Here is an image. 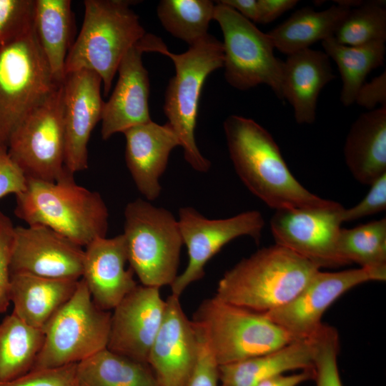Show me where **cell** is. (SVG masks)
<instances>
[{"label":"cell","instance_id":"cell-23","mask_svg":"<svg viewBox=\"0 0 386 386\" xmlns=\"http://www.w3.org/2000/svg\"><path fill=\"white\" fill-rule=\"evenodd\" d=\"M79 280L12 273V312L28 325L43 331L56 312L71 297Z\"/></svg>","mask_w":386,"mask_h":386},{"label":"cell","instance_id":"cell-16","mask_svg":"<svg viewBox=\"0 0 386 386\" xmlns=\"http://www.w3.org/2000/svg\"><path fill=\"white\" fill-rule=\"evenodd\" d=\"M102 84L97 73L86 69L67 74L62 82L64 167L72 174L88 168V143L104 104Z\"/></svg>","mask_w":386,"mask_h":386},{"label":"cell","instance_id":"cell-19","mask_svg":"<svg viewBox=\"0 0 386 386\" xmlns=\"http://www.w3.org/2000/svg\"><path fill=\"white\" fill-rule=\"evenodd\" d=\"M159 289L137 285L115 307L107 349L147 363L165 311L166 301Z\"/></svg>","mask_w":386,"mask_h":386},{"label":"cell","instance_id":"cell-12","mask_svg":"<svg viewBox=\"0 0 386 386\" xmlns=\"http://www.w3.org/2000/svg\"><path fill=\"white\" fill-rule=\"evenodd\" d=\"M178 223L188 263L171 285L172 295L179 297L192 282L204 276L207 263L232 240L249 236L259 242L264 227L262 214L257 210L243 212L225 219H208L194 207L179 210Z\"/></svg>","mask_w":386,"mask_h":386},{"label":"cell","instance_id":"cell-22","mask_svg":"<svg viewBox=\"0 0 386 386\" xmlns=\"http://www.w3.org/2000/svg\"><path fill=\"white\" fill-rule=\"evenodd\" d=\"M335 78L324 51L308 48L288 55L283 61L282 96L292 106L297 123L315 121L319 94Z\"/></svg>","mask_w":386,"mask_h":386},{"label":"cell","instance_id":"cell-39","mask_svg":"<svg viewBox=\"0 0 386 386\" xmlns=\"http://www.w3.org/2000/svg\"><path fill=\"white\" fill-rule=\"evenodd\" d=\"M197 327L199 337L198 356L188 386H218L219 365L210 351L202 331L197 326Z\"/></svg>","mask_w":386,"mask_h":386},{"label":"cell","instance_id":"cell-32","mask_svg":"<svg viewBox=\"0 0 386 386\" xmlns=\"http://www.w3.org/2000/svg\"><path fill=\"white\" fill-rule=\"evenodd\" d=\"M214 6L209 0H162L157 14L167 32L190 46L208 34Z\"/></svg>","mask_w":386,"mask_h":386},{"label":"cell","instance_id":"cell-20","mask_svg":"<svg viewBox=\"0 0 386 386\" xmlns=\"http://www.w3.org/2000/svg\"><path fill=\"white\" fill-rule=\"evenodd\" d=\"M128 262L122 234L97 238L84 249L82 279L94 302L106 311L115 307L137 285Z\"/></svg>","mask_w":386,"mask_h":386},{"label":"cell","instance_id":"cell-18","mask_svg":"<svg viewBox=\"0 0 386 386\" xmlns=\"http://www.w3.org/2000/svg\"><path fill=\"white\" fill-rule=\"evenodd\" d=\"M199 345L196 325L186 317L179 297L171 295L147 360L159 386H188Z\"/></svg>","mask_w":386,"mask_h":386},{"label":"cell","instance_id":"cell-29","mask_svg":"<svg viewBox=\"0 0 386 386\" xmlns=\"http://www.w3.org/2000/svg\"><path fill=\"white\" fill-rule=\"evenodd\" d=\"M44 341V332L28 325L14 312L0 323V383L30 372Z\"/></svg>","mask_w":386,"mask_h":386},{"label":"cell","instance_id":"cell-44","mask_svg":"<svg viewBox=\"0 0 386 386\" xmlns=\"http://www.w3.org/2000/svg\"><path fill=\"white\" fill-rule=\"evenodd\" d=\"M218 1L233 9L247 19L254 22L258 21L257 0H221Z\"/></svg>","mask_w":386,"mask_h":386},{"label":"cell","instance_id":"cell-26","mask_svg":"<svg viewBox=\"0 0 386 386\" xmlns=\"http://www.w3.org/2000/svg\"><path fill=\"white\" fill-rule=\"evenodd\" d=\"M34 30L55 81L65 79L74 18L70 0H34Z\"/></svg>","mask_w":386,"mask_h":386},{"label":"cell","instance_id":"cell-36","mask_svg":"<svg viewBox=\"0 0 386 386\" xmlns=\"http://www.w3.org/2000/svg\"><path fill=\"white\" fill-rule=\"evenodd\" d=\"M15 227L9 217L0 210V314L11 303V261Z\"/></svg>","mask_w":386,"mask_h":386},{"label":"cell","instance_id":"cell-27","mask_svg":"<svg viewBox=\"0 0 386 386\" xmlns=\"http://www.w3.org/2000/svg\"><path fill=\"white\" fill-rule=\"evenodd\" d=\"M350 9L339 4L321 11L301 8L267 34L274 47L288 56L333 36Z\"/></svg>","mask_w":386,"mask_h":386},{"label":"cell","instance_id":"cell-43","mask_svg":"<svg viewBox=\"0 0 386 386\" xmlns=\"http://www.w3.org/2000/svg\"><path fill=\"white\" fill-rule=\"evenodd\" d=\"M314 370H302L298 373L273 377L261 381L254 386H297L309 380H314Z\"/></svg>","mask_w":386,"mask_h":386},{"label":"cell","instance_id":"cell-9","mask_svg":"<svg viewBox=\"0 0 386 386\" xmlns=\"http://www.w3.org/2000/svg\"><path fill=\"white\" fill-rule=\"evenodd\" d=\"M57 83L33 29L0 49V146Z\"/></svg>","mask_w":386,"mask_h":386},{"label":"cell","instance_id":"cell-1","mask_svg":"<svg viewBox=\"0 0 386 386\" xmlns=\"http://www.w3.org/2000/svg\"><path fill=\"white\" fill-rule=\"evenodd\" d=\"M223 127L237 174L268 207L279 210L324 207L332 202L308 191L295 179L272 135L255 121L231 115Z\"/></svg>","mask_w":386,"mask_h":386},{"label":"cell","instance_id":"cell-7","mask_svg":"<svg viewBox=\"0 0 386 386\" xmlns=\"http://www.w3.org/2000/svg\"><path fill=\"white\" fill-rule=\"evenodd\" d=\"M192 321L202 331L219 365L262 355L297 340L264 313L216 296L200 304Z\"/></svg>","mask_w":386,"mask_h":386},{"label":"cell","instance_id":"cell-4","mask_svg":"<svg viewBox=\"0 0 386 386\" xmlns=\"http://www.w3.org/2000/svg\"><path fill=\"white\" fill-rule=\"evenodd\" d=\"M127 0H85L81 29L68 52L65 76L86 69L102 79L108 95L119 65L129 49L146 31Z\"/></svg>","mask_w":386,"mask_h":386},{"label":"cell","instance_id":"cell-41","mask_svg":"<svg viewBox=\"0 0 386 386\" xmlns=\"http://www.w3.org/2000/svg\"><path fill=\"white\" fill-rule=\"evenodd\" d=\"M369 111L378 104L386 105V72H382L370 82L364 83L357 94L355 102Z\"/></svg>","mask_w":386,"mask_h":386},{"label":"cell","instance_id":"cell-6","mask_svg":"<svg viewBox=\"0 0 386 386\" xmlns=\"http://www.w3.org/2000/svg\"><path fill=\"white\" fill-rule=\"evenodd\" d=\"M122 233L128 262L142 285H172L178 276L183 244L178 223L168 209L137 199L124 209Z\"/></svg>","mask_w":386,"mask_h":386},{"label":"cell","instance_id":"cell-11","mask_svg":"<svg viewBox=\"0 0 386 386\" xmlns=\"http://www.w3.org/2000/svg\"><path fill=\"white\" fill-rule=\"evenodd\" d=\"M64 147L61 83L19 124L7 148L27 179L55 182L69 173Z\"/></svg>","mask_w":386,"mask_h":386},{"label":"cell","instance_id":"cell-35","mask_svg":"<svg viewBox=\"0 0 386 386\" xmlns=\"http://www.w3.org/2000/svg\"><path fill=\"white\" fill-rule=\"evenodd\" d=\"M34 0H0V49L33 29Z\"/></svg>","mask_w":386,"mask_h":386},{"label":"cell","instance_id":"cell-15","mask_svg":"<svg viewBox=\"0 0 386 386\" xmlns=\"http://www.w3.org/2000/svg\"><path fill=\"white\" fill-rule=\"evenodd\" d=\"M164 44L153 34H146L122 58L118 81L102 116L101 134L104 140L118 132L152 121L149 110V79L142 63L144 52H157Z\"/></svg>","mask_w":386,"mask_h":386},{"label":"cell","instance_id":"cell-28","mask_svg":"<svg viewBox=\"0 0 386 386\" xmlns=\"http://www.w3.org/2000/svg\"><path fill=\"white\" fill-rule=\"evenodd\" d=\"M77 386H159L150 367L105 348L76 365Z\"/></svg>","mask_w":386,"mask_h":386},{"label":"cell","instance_id":"cell-34","mask_svg":"<svg viewBox=\"0 0 386 386\" xmlns=\"http://www.w3.org/2000/svg\"><path fill=\"white\" fill-rule=\"evenodd\" d=\"M314 380L316 386H342L337 366L339 336L333 327L322 324L313 336Z\"/></svg>","mask_w":386,"mask_h":386},{"label":"cell","instance_id":"cell-31","mask_svg":"<svg viewBox=\"0 0 386 386\" xmlns=\"http://www.w3.org/2000/svg\"><path fill=\"white\" fill-rule=\"evenodd\" d=\"M337 251L345 264L356 263L386 279V219L341 228Z\"/></svg>","mask_w":386,"mask_h":386},{"label":"cell","instance_id":"cell-40","mask_svg":"<svg viewBox=\"0 0 386 386\" xmlns=\"http://www.w3.org/2000/svg\"><path fill=\"white\" fill-rule=\"evenodd\" d=\"M26 184L25 174L10 157L7 146H0V199L9 194H20Z\"/></svg>","mask_w":386,"mask_h":386},{"label":"cell","instance_id":"cell-8","mask_svg":"<svg viewBox=\"0 0 386 386\" xmlns=\"http://www.w3.org/2000/svg\"><path fill=\"white\" fill-rule=\"evenodd\" d=\"M111 315L94 302L82 279L71 297L44 329L33 370L78 364L107 347Z\"/></svg>","mask_w":386,"mask_h":386},{"label":"cell","instance_id":"cell-42","mask_svg":"<svg viewBox=\"0 0 386 386\" xmlns=\"http://www.w3.org/2000/svg\"><path fill=\"white\" fill-rule=\"evenodd\" d=\"M297 0H257L259 8L258 23L273 21L297 4Z\"/></svg>","mask_w":386,"mask_h":386},{"label":"cell","instance_id":"cell-13","mask_svg":"<svg viewBox=\"0 0 386 386\" xmlns=\"http://www.w3.org/2000/svg\"><path fill=\"white\" fill-rule=\"evenodd\" d=\"M344 209L332 201L324 207L275 210L270 228L276 244L295 252L320 269L346 265L337 251Z\"/></svg>","mask_w":386,"mask_h":386},{"label":"cell","instance_id":"cell-37","mask_svg":"<svg viewBox=\"0 0 386 386\" xmlns=\"http://www.w3.org/2000/svg\"><path fill=\"white\" fill-rule=\"evenodd\" d=\"M76 365L33 370L14 380L0 383V386H77Z\"/></svg>","mask_w":386,"mask_h":386},{"label":"cell","instance_id":"cell-3","mask_svg":"<svg viewBox=\"0 0 386 386\" xmlns=\"http://www.w3.org/2000/svg\"><path fill=\"white\" fill-rule=\"evenodd\" d=\"M16 197V216L28 225L49 227L82 247L107 235L106 203L99 192L77 184L72 174L55 182L27 179Z\"/></svg>","mask_w":386,"mask_h":386},{"label":"cell","instance_id":"cell-38","mask_svg":"<svg viewBox=\"0 0 386 386\" xmlns=\"http://www.w3.org/2000/svg\"><path fill=\"white\" fill-rule=\"evenodd\" d=\"M386 209V173L370 184L366 196L355 206L344 209L342 222H352L385 211Z\"/></svg>","mask_w":386,"mask_h":386},{"label":"cell","instance_id":"cell-14","mask_svg":"<svg viewBox=\"0 0 386 386\" xmlns=\"http://www.w3.org/2000/svg\"><path fill=\"white\" fill-rule=\"evenodd\" d=\"M365 268L329 272L317 271L302 291L284 306L264 313L297 340L314 336L327 308L350 289L369 281H385Z\"/></svg>","mask_w":386,"mask_h":386},{"label":"cell","instance_id":"cell-2","mask_svg":"<svg viewBox=\"0 0 386 386\" xmlns=\"http://www.w3.org/2000/svg\"><path fill=\"white\" fill-rule=\"evenodd\" d=\"M320 268L278 244L262 248L227 270L215 296L254 312L265 313L292 300Z\"/></svg>","mask_w":386,"mask_h":386},{"label":"cell","instance_id":"cell-5","mask_svg":"<svg viewBox=\"0 0 386 386\" xmlns=\"http://www.w3.org/2000/svg\"><path fill=\"white\" fill-rule=\"evenodd\" d=\"M158 53L169 57L175 75L170 79L164 95V113L176 133L191 167L204 173L211 162L199 151L195 139V127L201 91L207 77L224 66L223 44L208 34L182 54L170 52L167 46Z\"/></svg>","mask_w":386,"mask_h":386},{"label":"cell","instance_id":"cell-17","mask_svg":"<svg viewBox=\"0 0 386 386\" xmlns=\"http://www.w3.org/2000/svg\"><path fill=\"white\" fill-rule=\"evenodd\" d=\"M83 260L82 247L49 227H15L11 274L79 280Z\"/></svg>","mask_w":386,"mask_h":386},{"label":"cell","instance_id":"cell-24","mask_svg":"<svg viewBox=\"0 0 386 386\" xmlns=\"http://www.w3.org/2000/svg\"><path fill=\"white\" fill-rule=\"evenodd\" d=\"M355 179L370 185L386 173V105L362 114L352 124L343 149Z\"/></svg>","mask_w":386,"mask_h":386},{"label":"cell","instance_id":"cell-21","mask_svg":"<svg viewBox=\"0 0 386 386\" xmlns=\"http://www.w3.org/2000/svg\"><path fill=\"white\" fill-rule=\"evenodd\" d=\"M126 139L125 161L139 192L147 201L157 199L162 192L160 178L172 151L180 147L176 133L167 122H149L123 132Z\"/></svg>","mask_w":386,"mask_h":386},{"label":"cell","instance_id":"cell-25","mask_svg":"<svg viewBox=\"0 0 386 386\" xmlns=\"http://www.w3.org/2000/svg\"><path fill=\"white\" fill-rule=\"evenodd\" d=\"M313 336L296 340L272 352L219 365L221 386H254L292 370H314Z\"/></svg>","mask_w":386,"mask_h":386},{"label":"cell","instance_id":"cell-30","mask_svg":"<svg viewBox=\"0 0 386 386\" xmlns=\"http://www.w3.org/2000/svg\"><path fill=\"white\" fill-rule=\"evenodd\" d=\"M325 53L336 63L342 81L340 101L345 107L355 102L358 91L367 74L382 66L385 60V42L350 46L332 36L322 41Z\"/></svg>","mask_w":386,"mask_h":386},{"label":"cell","instance_id":"cell-33","mask_svg":"<svg viewBox=\"0 0 386 386\" xmlns=\"http://www.w3.org/2000/svg\"><path fill=\"white\" fill-rule=\"evenodd\" d=\"M333 37L339 43L350 46L385 42V1H363L361 5L351 9Z\"/></svg>","mask_w":386,"mask_h":386},{"label":"cell","instance_id":"cell-10","mask_svg":"<svg viewBox=\"0 0 386 386\" xmlns=\"http://www.w3.org/2000/svg\"><path fill=\"white\" fill-rule=\"evenodd\" d=\"M213 19L218 22L224 36L223 67L229 84L239 90L266 84L282 99L283 61L274 56L268 34L218 1Z\"/></svg>","mask_w":386,"mask_h":386}]
</instances>
